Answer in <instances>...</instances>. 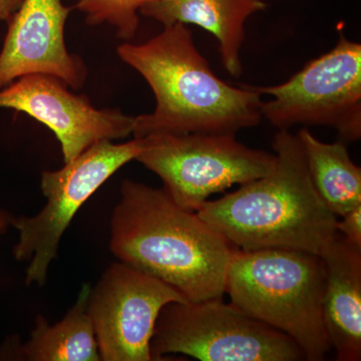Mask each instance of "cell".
<instances>
[{"mask_svg":"<svg viewBox=\"0 0 361 361\" xmlns=\"http://www.w3.org/2000/svg\"><path fill=\"white\" fill-rule=\"evenodd\" d=\"M254 87L272 97L262 102L261 114L279 130L329 126L344 141L361 137V44L343 33L331 51L311 61L286 82Z\"/></svg>","mask_w":361,"mask_h":361,"instance_id":"cell-8","label":"cell"},{"mask_svg":"<svg viewBox=\"0 0 361 361\" xmlns=\"http://www.w3.org/2000/svg\"><path fill=\"white\" fill-rule=\"evenodd\" d=\"M153 360L180 353L201 361H299L295 341L223 297L164 306L151 341Z\"/></svg>","mask_w":361,"mask_h":361,"instance_id":"cell-5","label":"cell"},{"mask_svg":"<svg viewBox=\"0 0 361 361\" xmlns=\"http://www.w3.org/2000/svg\"><path fill=\"white\" fill-rule=\"evenodd\" d=\"M23 0H0V21H6L11 18L23 4Z\"/></svg>","mask_w":361,"mask_h":361,"instance_id":"cell-18","label":"cell"},{"mask_svg":"<svg viewBox=\"0 0 361 361\" xmlns=\"http://www.w3.org/2000/svg\"><path fill=\"white\" fill-rule=\"evenodd\" d=\"M174 287L126 263L108 268L87 301L104 361H152L151 341L164 306L186 302Z\"/></svg>","mask_w":361,"mask_h":361,"instance_id":"cell-9","label":"cell"},{"mask_svg":"<svg viewBox=\"0 0 361 361\" xmlns=\"http://www.w3.org/2000/svg\"><path fill=\"white\" fill-rule=\"evenodd\" d=\"M316 192L336 216L361 205V169L351 160L345 145L319 141L307 129L297 134Z\"/></svg>","mask_w":361,"mask_h":361,"instance_id":"cell-15","label":"cell"},{"mask_svg":"<svg viewBox=\"0 0 361 361\" xmlns=\"http://www.w3.org/2000/svg\"><path fill=\"white\" fill-rule=\"evenodd\" d=\"M266 7L265 0H155L142 6L140 13L164 26L196 25L212 33L226 71L239 78L246 21Z\"/></svg>","mask_w":361,"mask_h":361,"instance_id":"cell-13","label":"cell"},{"mask_svg":"<svg viewBox=\"0 0 361 361\" xmlns=\"http://www.w3.org/2000/svg\"><path fill=\"white\" fill-rule=\"evenodd\" d=\"M324 281V263L315 254L234 248L225 293L246 314L293 339L306 360L322 361L331 350L323 320Z\"/></svg>","mask_w":361,"mask_h":361,"instance_id":"cell-4","label":"cell"},{"mask_svg":"<svg viewBox=\"0 0 361 361\" xmlns=\"http://www.w3.org/2000/svg\"><path fill=\"white\" fill-rule=\"evenodd\" d=\"M273 149L276 161L270 173L207 201L197 214L234 248L292 249L320 256L338 234L337 216L313 186L297 135L278 130Z\"/></svg>","mask_w":361,"mask_h":361,"instance_id":"cell-3","label":"cell"},{"mask_svg":"<svg viewBox=\"0 0 361 361\" xmlns=\"http://www.w3.org/2000/svg\"><path fill=\"white\" fill-rule=\"evenodd\" d=\"M155 0H78L75 8L85 14L87 25L109 23L120 39H134L139 27L137 11Z\"/></svg>","mask_w":361,"mask_h":361,"instance_id":"cell-16","label":"cell"},{"mask_svg":"<svg viewBox=\"0 0 361 361\" xmlns=\"http://www.w3.org/2000/svg\"><path fill=\"white\" fill-rule=\"evenodd\" d=\"M66 87L54 75H23L0 90V109L21 111L49 128L61 142L65 164L97 142L132 134L135 116L118 109L99 110Z\"/></svg>","mask_w":361,"mask_h":361,"instance_id":"cell-10","label":"cell"},{"mask_svg":"<svg viewBox=\"0 0 361 361\" xmlns=\"http://www.w3.org/2000/svg\"><path fill=\"white\" fill-rule=\"evenodd\" d=\"M90 285L85 284L77 302L63 319L49 325L44 316L35 320V329L20 356L30 361H101L94 325L87 313Z\"/></svg>","mask_w":361,"mask_h":361,"instance_id":"cell-14","label":"cell"},{"mask_svg":"<svg viewBox=\"0 0 361 361\" xmlns=\"http://www.w3.org/2000/svg\"><path fill=\"white\" fill-rule=\"evenodd\" d=\"M121 262L174 287L187 301L223 297L234 247L167 192L125 180L111 223Z\"/></svg>","mask_w":361,"mask_h":361,"instance_id":"cell-2","label":"cell"},{"mask_svg":"<svg viewBox=\"0 0 361 361\" xmlns=\"http://www.w3.org/2000/svg\"><path fill=\"white\" fill-rule=\"evenodd\" d=\"M135 160L163 180L180 208L198 212L212 195L267 175L275 154L249 148L232 134H155L142 137Z\"/></svg>","mask_w":361,"mask_h":361,"instance_id":"cell-6","label":"cell"},{"mask_svg":"<svg viewBox=\"0 0 361 361\" xmlns=\"http://www.w3.org/2000/svg\"><path fill=\"white\" fill-rule=\"evenodd\" d=\"M13 219L14 217L11 213L0 209V234H4L6 231Z\"/></svg>","mask_w":361,"mask_h":361,"instance_id":"cell-19","label":"cell"},{"mask_svg":"<svg viewBox=\"0 0 361 361\" xmlns=\"http://www.w3.org/2000/svg\"><path fill=\"white\" fill-rule=\"evenodd\" d=\"M142 149V137L123 144L106 140L90 146L65 167L42 173L40 188L47 205L35 217L14 218L11 223L20 232L14 257L30 260L26 284L44 285L61 237L80 207L116 171L135 160Z\"/></svg>","mask_w":361,"mask_h":361,"instance_id":"cell-7","label":"cell"},{"mask_svg":"<svg viewBox=\"0 0 361 361\" xmlns=\"http://www.w3.org/2000/svg\"><path fill=\"white\" fill-rule=\"evenodd\" d=\"M337 220L336 230L350 243L361 248V205L355 207Z\"/></svg>","mask_w":361,"mask_h":361,"instance_id":"cell-17","label":"cell"},{"mask_svg":"<svg viewBox=\"0 0 361 361\" xmlns=\"http://www.w3.org/2000/svg\"><path fill=\"white\" fill-rule=\"evenodd\" d=\"M71 11L61 0H23L7 20L0 51V90L33 73L54 75L75 90L84 85V61L70 54L66 45V23Z\"/></svg>","mask_w":361,"mask_h":361,"instance_id":"cell-11","label":"cell"},{"mask_svg":"<svg viewBox=\"0 0 361 361\" xmlns=\"http://www.w3.org/2000/svg\"><path fill=\"white\" fill-rule=\"evenodd\" d=\"M325 281L322 313L338 361L361 360V248L337 234L320 255Z\"/></svg>","mask_w":361,"mask_h":361,"instance_id":"cell-12","label":"cell"},{"mask_svg":"<svg viewBox=\"0 0 361 361\" xmlns=\"http://www.w3.org/2000/svg\"><path fill=\"white\" fill-rule=\"evenodd\" d=\"M123 61L147 80L155 111L135 116L132 134H232L262 120L261 94L254 87H232L214 73L183 23L166 25L142 44L118 47Z\"/></svg>","mask_w":361,"mask_h":361,"instance_id":"cell-1","label":"cell"}]
</instances>
